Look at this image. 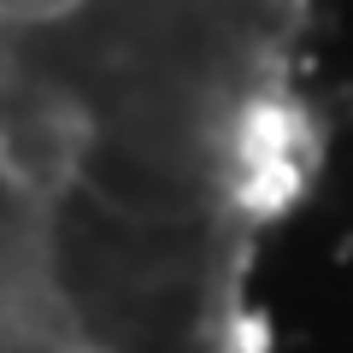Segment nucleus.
I'll return each mask as SVG.
<instances>
[{
    "instance_id": "nucleus-1",
    "label": "nucleus",
    "mask_w": 353,
    "mask_h": 353,
    "mask_svg": "<svg viewBox=\"0 0 353 353\" xmlns=\"http://www.w3.org/2000/svg\"><path fill=\"white\" fill-rule=\"evenodd\" d=\"M41 353H124V347H112V341H88V336H48Z\"/></svg>"
}]
</instances>
